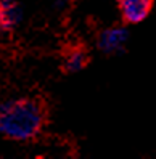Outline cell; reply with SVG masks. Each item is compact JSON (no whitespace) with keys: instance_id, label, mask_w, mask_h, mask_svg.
<instances>
[{"instance_id":"obj_1","label":"cell","mask_w":156,"mask_h":159,"mask_svg":"<svg viewBox=\"0 0 156 159\" xmlns=\"http://www.w3.org/2000/svg\"><path fill=\"white\" fill-rule=\"evenodd\" d=\"M45 125V106L37 98L21 97L0 103V135L15 142H29Z\"/></svg>"},{"instance_id":"obj_2","label":"cell","mask_w":156,"mask_h":159,"mask_svg":"<svg viewBox=\"0 0 156 159\" xmlns=\"http://www.w3.org/2000/svg\"><path fill=\"white\" fill-rule=\"evenodd\" d=\"M127 42V31L122 26L106 27L98 35V48L106 55L119 53Z\"/></svg>"},{"instance_id":"obj_3","label":"cell","mask_w":156,"mask_h":159,"mask_svg":"<svg viewBox=\"0 0 156 159\" xmlns=\"http://www.w3.org/2000/svg\"><path fill=\"white\" fill-rule=\"evenodd\" d=\"M153 0H119V11L126 23L137 24L150 15Z\"/></svg>"},{"instance_id":"obj_4","label":"cell","mask_w":156,"mask_h":159,"mask_svg":"<svg viewBox=\"0 0 156 159\" xmlns=\"http://www.w3.org/2000/svg\"><path fill=\"white\" fill-rule=\"evenodd\" d=\"M23 10L16 0H0V29L5 32L13 31L21 23Z\"/></svg>"},{"instance_id":"obj_5","label":"cell","mask_w":156,"mask_h":159,"mask_svg":"<svg viewBox=\"0 0 156 159\" xmlns=\"http://www.w3.org/2000/svg\"><path fill=\"white\" fill-rule=\"evenodd\" d=\"M89 61V53L82 47H71V48L65 53L63 57V69L69 74L79 72L85 68V64Z\"/></svg>"},{"instance_id":"obj_6","label":"cell","mask_w":156,"mask_h":159,"mask_svg":"<svg viewBox=\"0 0 156 159\" xmlns=\"http://www.w3.org/2000/svg\"><path fill=\"white\" fill-rule=\"evenodd\" d=\"M69 3V0H57V7L58 8H63L65 5H68Z\"/></svg>"}]
</instances>
